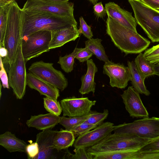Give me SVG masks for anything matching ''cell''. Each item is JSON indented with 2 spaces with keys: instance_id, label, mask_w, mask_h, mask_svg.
Wrapping results in <instances>:
<instances>
[{
  "instance_id": "cell-44",
  "label": "cell",
  "mask_w": 159,
  "mask_h": 159,
  "mask_svg": "<svg viewBox=\"0 0 159 159\" xmlns=\"http://www.w3.org/2000/svg\"><path fill=\"white\" fill-rule=\"evenodd\" d=\"M154 67L155 75L159 76V62L154 64Z\"/></svg>"
},
{
  "instance_id": "cell-13",
  "label": "cell",
  "mask_w": 159,
  "mask_h": 159,
  "mask_svg": "<svg viewBox=\"0 0 159 159\" xmlns=\"http://www.w3.org/2000/svg\"><path fill=\"white\" fill-rule=\"evenodd\" d=\"M103 73L109 77L110 85L112 87L125 89L131 80V72L128 66L109 60L105 62Z\"/></svg>"
},
{
  "instance_id": "cell-4",
  "label": "cell",
  "mask_w": 159,
  "mask_h": 159,
  "mask_svg": "<svg viewBox=\"0 0 159 159\" xmlns=\"http://www.w3.org/2000/svg\"><path fill=\"white\" fill-rule=\"evenodd\" d=\"M137 24L152 42H159V10L141 0H128Z\"/></svg>"
},
{
  "instance_id": "cell-36",
  "label": "cell",
  "mask_w": 159,
  "mask_h": 159,
  "mask_svg": "<svg viewBox=\"0 0 159 159\" xmlns=\"http://www.w3.org/2000/svg\"><path fill=\"white\" fill-rule=\"evenodd\" d=\"M79 21L80 25L78 30L80 33L88 39L92 38L93 34L91 27L87 24L82 16L80 17Z\"/></svg>"
},
{
  "instance_id": "cell-32",
  "label": "cell",
  "mask_w": 159,
  "mask_h": 159,
  "mask_svg": "<svg viewBox=\"0 0 159 159\" xmlns=\"http://www.w3.org/2000/svg\"><path fill=\"white\" fill-rule=\"evenodd\" d=\"M143 55L151 63L154 64L159 62V44L145 50Z\"/></svg>"
},
{
  "instance_id": "cell-25",
  "label": "cell",
  "mask_w": 159,
  "mask_h": 159,
  "mask_svg": "<svg viewBox=\"0 0 159 159\" xmlns=\"http://www.w3.org/2000/svg\"><path fill=\"white\" fill-rule=\"evenodd\" d=\"M102 41L98 38L88 39L85 42V47L89 50L98 59L105 62L109 60L101 44Z\"/></svg>"
},
{
  "instance_id": "cell-18",
  "label": "cell",
  "mask_w": 159,
  "mask_h": 159,
  "mask_svg": "<svg viewBox=\"0 0 159 159\" xmlns=\"http://www.w3.org/2000/svg\"><path fill=\"white\" fill-rule=\"evenodd\" d=\"M80 34L76 25L52 31L49 48L51 49L60 47L68 42L75 41Z\"/></svg>"
},
{
  "instance_id": "cell-14",
  "label": "cell",
  "mask_w": 159,
  "mask_h": 159,
  "mask_svg": "<svg viewBox=\"0 0 159 159\" xmlns=\"http://www.w3.org/2000/svg\"><path fill=\"white\" fill-rule=\"evenodd\" d=\"M114 126V124L111 122H103L92 130L78 136L73 145L75 149L94 145L111 134Z\"/></svg>"
},
{
  "instance_id": "cell-9",
  "label": "cell",
  "mask_w": 159,
  "mask_h": 159,
  "mask_svg": "<svg viewBox=\"0 0 159 159\" xmlns=\"http://www.w3.org/2000/svg\"><path fill=\"white\" fill-rule=\"evenodd\" d=\"M26 12H45L62 17H74V3H59L44 0H27L22 8Z\"/></svg>"
},
{
  "instance_id": "cell-39",
  "label": "cell",
  "mask_w": 159,
  "mask_h": 159,
  "mask_svg": "<svg viewBox=\"0 0 159 159\" xmlns=\"http://www.w3.org/2000/svg\"><path fill=\"white\" fill-rule=\"evenodd\" d=\"M0 78L2 83V85L4 88H9L8 78L7 72L4 67L2 59L0 56Z\"/></svg>"
},
{
  "instance_id": "cell-30",
  "label": "cell",
  "mask_w": 159,
  "mask_h": 159,
  "mask_svg": "<svg viewBox=\"0 0 159 159\" xmlns=\"http://www.w3.org/2000/svg\"><path fill=\"white\" fill-rule=\"evenodd\" d=\"M108 114L107 109L104 110L102 113L91 111L90 115L83 122L98 126L103 123Z\"/></svg>"
},
{
  "instance_id": "cell-26",
  "label": "cell",
  "mask_w": 159,
  "mask_h": 159,
  "mask_svg": "<svg viewBox=\"0 0 159 159\" xmlns=\"http://www.w3.org/2000/svg\"><path fill=\"white\" fill-rule=\"evenodd\" d=\"M134 62L138 70L144 79L155 75L154 64L147 60L142 52L135 58Z\"/></svg>"
},
{
  "instance_id": "cell-29",
  "label": "cell",
  "mask_w": 159,
  "mask_h": 159,
  "mask_svg": "<svg viewBox=\"0 0 159 159\" xmlns=\"http://www.w3.org/2000/svg\"><path fill=\"white\" fill-rule=\"evenodd\" d=\"M75 56V51L74 49L71 53L63 57L60 56L57 63L60 65L61 69L65 72H70L74 69Z\"/></svg>"
},
{
  "instance_id": "cell-28",
  "label": "cell",
  "mask_w": 159,
  "mask_h": 159,
  "mask_svg": "<svg viewBox=\"0 0 159 159\" xmlns=\"http://www.w3.org/2000/svg\"><path fill=\"white\" fill-rule=\"evenodd\" d=\"M91 112L88 115L81 117H66L63 116L60 117L59 123L66 129L71 131L75 126L83 122L90 115Z\"/></svg>"
},
{
  "instance_id": "cell-47",
  "label": "cell",
  "mask_w": 159,
  "mask_h": 159,
  "mask_svg": "<svg viewBox=\"0 0 159 159\" xmlns=\"http://www.w3.org/2000/svg\"><path fill=\"white\" fill-rule=\"evenodd\" d=\"M91 3L95 5V4L97 3V2L98 1V0H88Z\"/></svg>"
},
{
  "instance_id": "cell-15",
  "label": "cell",
  "mask_w": 159,
  "mask_h": 159,
  "mask_svg": "<svg viewBox=\"0 0 159 159\" xmlns=\"http://www.w3.org/2000/svg\"><path fill=\"white\" fill-rule=\"evenodd\" d=\"M121 96L130 116L133 118L149 117V114L142 102L139 93L132 86H129Z\"/></svg>"
},
{
  "instance_id": "cell-11",
  "label": "cell",
  "mask_w": 159,
  "mask_h": 159,
  "mask_svg": "<svg viewBox=\"0 0 159 159\" xmlns=\"http://www.w3.org/2000/svg\"><path fill=\"white\" fill-rule=\"evenodd\" d=\"M57 131L51 129H47L37 134L36 142L38 144L39 152L34 159H63L64 151L57 150L53 145Z\"/></svg>"
},
{
  "instance_id": "cell-34",
  "label": "cell",
  "mask_w": 159,
  "mask_h": 159,
  "mask_svg": "<svg viewBox=\"0 0 159 159\" xmlns=\"http://www.w3.org/2000/svg\"><path fill=\"white\" fill-rule=\"evenodd\" d=\"M75 58L80 62H83L89 60L92 56L93 54L87 48H77L76 47Z\"/></svg>"
},
{
  "instance_id": "cell-45",
  "label": "cell",
  "mask_w": 159,
  "mask_h": 159,
  "mask_svg": "<svg viewBox=\"0 0 159 159\" xmlns=\"http://www.w3.org/2000/svg\"><path fill=\"white\" fill-rule=\"evenodd\" d=\"M16 0H0V6H3L15 1Z\"/></svg>"
},
{
  "instance_id": "cell-12",
  "label": "cell",
  "mask_w": 159,
  "mask_h": 159,
  "mask_svg": "<svg viewBox=\"0 0 159 159\" xmlns=\"http://www.w3.org/2000/svg\"><path fill=\"white\" fill-rule=\"evenodd\" d=\"M96 102L90 100L87 97L77 98L73 96L62 99L60 105L63 116L81 117L89 114Z\"/></svg>"
},
{
  "instance_id": "cell-40",
  "label": "cell",
  "mask_w": 159,
  "mask_h": 159,
  "mask_svg": "<svg viewBox=\"0 0 159 159\" xmlns=\"http://www.w3.org/2000/svg\"><path fill=\"white\" fill-rule=\"evenodd\" d=\"M134 159H159V152H141L138 151Z\"/></svg>"
},
{
  "instance_id": "cell-6",
  "label": "cell",
  "mask_w": 159,
  "mask_h": 159,
  "mask_svg": "<svg viewBox=\"0 0 159 159\" xmlns=\"http://www.w3.org/2000/svg\"><path fill=\"white\" fill-rule=\"evenodd\" d=\"M52 32L40 30L22 37V52L25 62L50 50Z\"/></svg>"
},
{
  "instance_id": "cell-8",
  "label": "cell",
  "mask_w": 159,
  "mask_h": 159,
  "mask_svg": "<svg viewBox=\"0 0 159 159\" xmlns=\"http://www.w3.org/2000/svg\"><path fill=\"white\" fill-rule=\"evenodd\" d=\"M26 63L22 52L21 42L15 61L9 66L8 75L9 86L18 99H22L25 93L27 85Z\"/></svg>"
},
{
  "instance_id": "cell-23",
  "label": "cell",
  "mask_w": 159,
  "mask_h": 159,
  "mask_svg": "<svg viewBox=\"0 0 159 159\" xmlns=\"http://www.w3.org/2000/svg\"><path fill=\"white\" fill-rule=\"evenodd\" d=\"M128 66L131 75V84L134 89L139 93L144 94L148 96L150 95V92L147 89L144 84L145 79L138 70L134 61H127Z\"/></svg>"
},
{
  "instance_id": "cell-1",
  "label": "cell",
  "mask_w": 159,
  "mask_h": 159,
  "mask_svg": "<svg viewBox=\"0 0 159 159\" xmlns=\"http://www.w3.org/2000/svg\"><path fill=\"white\" fill-rule=\"evenodd\" d=\"M106 23L107 34L115 46L126 55L139 53L149 46L148 40L111 18L108 16Z\"/></svg>"
},
{
  "instance_id": "cell-10",
  "label": "cell",
  "mask_w": 159,
  "mask_h": 159,
  "mask_svg": "<svg viewBox=\"0 0 159 159\" xmlns=\"http://www.w3.org/2000/svg\"><path fill=\"white\" fill-rule=\"evenodd\" d=\"M28 70L61 91L68 86L67 79L61 71L53 67L52 63L46 62L42 61H37L31 64Z\"/></svg>"
},
{
  "instance_id": "cell-37",
  "label": "cell",
  "mask_w": 159,
  "mask_h": 159,
  "mask_svg": "<svg viewBox=\"0 0 159 159\" xmlns=\"http://www.w3.org/2000/svg\"><path fill=\"white\" fill-rule=\"evenodd\" d=\"M87 148H81L75 149V154H71L70 159H91L87 151Z\"/></svg>"
},
{
  "instance_id": "cell-19",
  "label": "cell",
  "mask_w": 159,
  "mask_h": 159,
  "mask_svg": "<svg viewBox=\"0 0 159 159\" xmlns=\"http://www.w3.org/2000/svg\"><path fill=\"white\" fill-rule=\"evenodd\" d=\"M60 117L51 113L31 116L26 124L29 127H34L38 130L51 129L59 123Z\"/></svg>"
},
{
  "instance_id": "cell-38",
  "label": "cell",
  "mask_w": 159,
  "mask_h": 159,
  "mask_svg": "<svg viewBox=\"0 0 159 159\" xmlns=\"http://www.w3.org/2000/svg\"><path fill=\"white\" fill-rule=\"evenodd\" d=\"M39 152L38 144L36 142L27 145L26 152L28 159H34L38 154Z\"/></svg>"
},
{
  "instance_id": "cell-35",
  "label": "cell",
  "mask_w": 159,
  "mask_h": 159,
  "mask_svg": "<svg viewBox=\"0 0 159 159\" xmlns=\"http://www.w3.org/2000/svg\"><path fill=\"white\" fill-rule=\"evenodd\" d=\"M138 151L141 152H159V137L149 141Z\"/></svg>"
},
{
  "instance_id": "cell-7",
  "label": "cell",
  "mask_w": 159,
  "mask_h": 159,
  "mask_svg": "<svg viewBox=\"0 0 159 159\" xmlns=\"http://www.w3.org/2000/svg\"><path fill=\"white\" fill-rule=\"evenodd\" d=\"M115 133L133 134L151 139L159 137V118H144L130 123L114 126Z\"/></svg>"
},
{
  "instance_id": "cell-3",
  "label": "cell",
  "mask_w": 159,
  "mask_h": 159,
  "mask_svg": "<svg viewBox=\"0 0 159 159\" xmlns=\"http://www.w3.org/2000/svg\"><path fill=\"white\" fill-rule=\"evenodd\" d=\"M22 9L15 1L10 3L4 40L8 51L5 61L9 66L15 61L22 38Z\"/></svg>"
},
{
  "instance_id": "cell-21",
  "label": "cell",
  "mask_w": 159,
  "mask_h": 159,
  "mask_svg": "<svg viewBox=\"0 0 159 159\" xmlns=\"http://www.w3.org/2000/svg\"><path fill=\"white\" fill-rule=\"evenodd\" d=\"M0 145L10 152H26L27 144L11 132L7 131L0 135Z\"/></svg>"
},
{
  "instance_id": "cell-27",
  "label": "cell",
  "mask_w": 159,
  "mask_h": 159,
  "mask_svg": "<svg viewBox=\"0 0 159 159\" xmlns=\"http://www.w3.org/2000/svg\"><path fill=\"white\" fill-rule=\"evenodd\" d=\"M10 3L0 6V47H4V38Z\"/></svg>"
},
{
  "instance_id": "cell-31",
  "label": "cell",
  "mask_w": 159,
  "mask_h": 159,
  "mask_svg": "<svg viewBox=\"0 0 159 159\" xmlns=\"http://www.w3.org/2000/svg\"><path fill=\"white\" fill-rule=\"evenodd\" d=\"M43 103L45 108L50 113L59 116L62 112L60 103L57 99L48 97L44 98Z\"/></svg>"
},
{
  "instance_id": "cell-22",
  "label": "cell",
  "mask_w": 159,
  "mask_h": 159,
  "mask_svg": "<svg viewBox=\"0 0 159 159\" xmlns=\"http://www.w3.org/2000/svg\"><path fill=\"white\" fill-rule=\"evenodd\" d=\"M138 151L117 150L98 152L87 151L91 159H134Z\"/></svg>"
},
{
  "instance_id": "cell-20",
  "label": "cell",
  "mask_w": 159,
  "mask_h": 159,
  "mask_svg": "<svg viewBox=\"0 0 159 159\" xmlns=\"http://www.w3.org/2000/svg\"><path fill=\"white\" fill-rule=\"evenodd\" d=\"M87 71L86 73L81 78V85L79 92L82 95L95 91L96 83L94 81L95 74L98 69L93 60L90 59L86 61Z\"/></svg>"
},
{
  "instance_id": "cell-46",
  "label": "cell",
  "mask_w": 159,
  "mask_h": 159,
  "mask_svg": "<svg viewBox=\"0 0 159 159\" xmlns=\"http://www.w3.org/2000/svg\"><path fill=\"white\" fill-rule=\"evenodd\" d=\"M56 3H62L68 2L69 0H44Z\"/></svg>"
},
{
  "instance_id": "cell-2",
  "label": "cell",
  "mask_w": 159,
  "mask_h": 159,
  "mask_svg": "<svg viewBox=\"0 0 159 159\" xmlns=\"http://www.w3.org/2000/svg\"><path fill=\"white\" fill-rule=\"evenodd\" d=\"M21 20L22 37L39 30L52 32L73 25H77L74 17H62L45 12H26L22 10Z\"/></svg>"
},
{
  "instance_id": "cell-41",
  "label": "cell",
  "mask_w": 159,
  "mask_h": 159,
  "mask_svg": "<svg viewBox=\"0 0 159 159\" xmlns=\"http://www.w3.org/2000/svg\"><path fill=\"white\" fill-rule=\"evenodd\" d=\"M94 13L98 18H103L107 14V11L101 2L97 3L93 7Z\"/></svg>"
},
{
  "instance_id": "cell-24",
  "label": "cell",
  "mask_w": 159,
  "mask_h": 159,
  "mask_svg": "<svg viewBox=\"0 0 159 159\" xmlns=\"http://www.w3.org/2000/svg\"><path fill=\"white\" fill-rule=\"evenodd\" d=\"M75 138L72 131L61 129L57 131L54 140V147L58 151L67 149L73 145Z\"/></svg>"
},
{
  "instance_id": "cell-5",
  "label": "cell",
  "mask_w": 159,
  "mask_h": 159,
  "mask_svg": "<svg viewBox=\"0 0 159 159\" xmlns=\"http://www.w3.org/2000/svg\"><path fill=\"white\" fill-rule=\"evenodd\" d=\"M152 139L141 138L136 134L119 133L110 134L87 151L103 152L117 150H139Z\"/></svg>"
},
{
  "instance_id": "cell-43",
  "label": "cell",
  "mask_w": 159,
  "mask_h": 159,
  "mask_svg": "<svg viewBox=\"0 0 159 159\" xmlns=\"http://www.w3.org/2000/svg\"><path fill=\"white\" fill-rule=\"evenodd\" d=\"M8 54V51L4 47H0V56L2 57H6Z\"/></svg>"
},
{
  "instance_id": "cell-17",
  "label": "cell",
  "mask_w": 159,
  "mask_h": 159,
  "mask_svg": "<svg viewBox=\"0 0 159 159\" xmlns=\"http://www.w3.org/2000/svg\"><path fill=\"white\" fill-rule=\"evenodd\" d=\"M27 85L46 97L57 100L60 96L58 89L30 72L27 73Z\"/></svg>"
},
{
  "instance_id": "cell-42",
  "label": "cell",
  "mask_w": 159,
  "mask_h": 159,
  "mask_svg": "<svg viewBox=\"0 0 159 159\" xmlns=\"http://www.w3.org/2000/svg\"><path fill=\"white\" fill-rule=\"evenodd\" d=\"M148 6L154 9L159 10V0H141Z\"/></svg>"
},
{
  "instance_id": "cell-33",
  "label": "cell",
  "mask_w": 159,
  "mask_h": 159,
  "mask_svg": "<svg viewBox=\"0 0 159 159\" xmlns=\"http://www.w3.org/2000/svg\"><path fill=\"white\" fill-rule=\"evenodd\" d=\"M98 126L96 125L83 122L75 126L71 131L73 133L75 137H76L82 135Z\"/></svg>"
},
{
  "instance_id": "cell-16",
  "label": "cell",
  "mask_w": 159,
  "mask_h": 159,
  "mask_svg": "<svg viewBox=\"0 0 159 159\" xmlns=\"http://www.w3.org/2000/svg\"><path fill=\"white\" fill-rule=\"evenodd\" d=\"M105 8L108 16L118 21L124 26L137 32V23L132 13L125 10L114 2L105 4Z\"/></svg>"
}]
</instances>
